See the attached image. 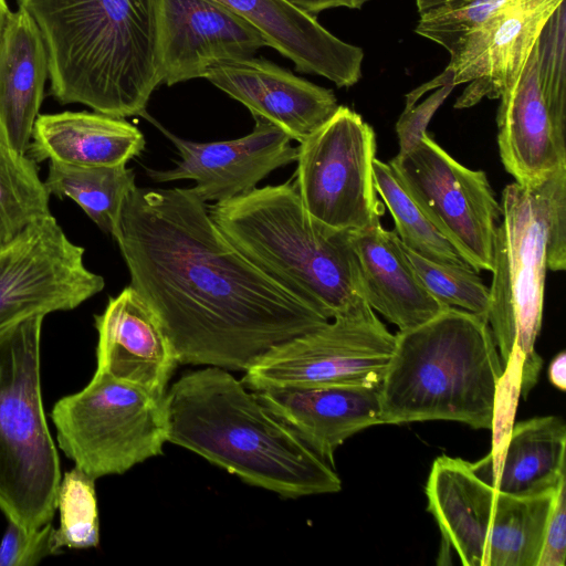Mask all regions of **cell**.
Segmentation results:
<instances>
[{"label": "cell", "mask_w": 566, "mask_h": 566, "mask_svg": "<svg viewBox=\"0 0 566 566\" xmlns=\"http://www.w3.org/2000/svg\"><path fill=\"white\" fill-rule=\"evenodd\" d=\"M113 237L179 364L244 371L329 321L247 259L191 188L135 186Z\"/></svg>", "instance_id": "6da1fadb"}, {"label": "cell", "mask_w": 566, "mask_h": 566, "mask_svg": "<svg viewBox=\"0 0 566 566\" xmlns=\"http://www.w3.org/2000/svg\"><path fill=\"white\" fill-rule=\"evenodd\" d=\"M165 409L167 442L248 484L287 499L342 489L333 467L227 369L184 374L166 391Z\"/></svg>", "instance_id": "7a4b0ae2"}, {"label": "cell", "mask_w": 566, "mask_h": 566, "mask_svg": "<svg viewBox=\"0 0 566 566\" xmlns=\"http://www.w3.org/2000/svg\"><path fill=\"white\" fill-rule=\"evenodd\" d=\"M19 8L42 36L51 93L60 103L145 116L161 84L158 0H19Z\"/></svg>", "instance_id": "3957f363"}, {"label": "cell", "mask_w": 566, "mask_h": 566, "mask_svg": "<svg viewBox=\"0 0 566 566\" xmlns=\"http://www.w3.org/2000/svg\"><path fill=\"white\" fill-rule=\"evenodd\" d=\"M395 337L379 386L381 424L449 420L492 429L504 364L485 317L449 306Z\"/></svg>", "instance_id": "277c9868"}, {"label": "cell", "mask_w": 566, "mask_h": 566, "mask_svg": "<svg viewBox=\"0 0 566 566\" xmlns=\"http://www.w3.org/2000/svg\"><path fill=\"white\" fill-rule=\"evenodd\" d=\"M208 212L247 259L327 319L365 300L353 232L316 221L292 180L214 202Z\"/></svg>", "instance_id": "5b68a950"}, {"label": "cell", "mask_w": 566, "mask_h": 566, "mask_svg": "<svg viewBox=\"0 0 566 566\" xmlns=\"http://www.w3.org/2000/svg\"><path fill=\"white\" fill-rule=\"evenodd\" d=\"M44 317L31 316L0 334V509L30 531L52 521L62 478L41 394Z\"/></svg>", "instance_id": "8992f818"}, {"label": "cell", "mask_w": 566, "mask_h": 566, "mask_svg": "<svg viewBox=\"0 0 566 566\" xmlns=\"http://www.w3.org/2000/svg\"><path fill=\"white\" fill-rule=\"evenodd\" d=\"M500 205L488 323L504 366L513 352L521 356V396L526 398L543 365L534 345L542 326L548 270L538 184L507 185Z\"/></svg>", "instance_id": "52a82bcc"}, {"label": "cell", "mask_w": 566, "mask_h": 566, "mask_svg": "<svg viewBox=\"0 0 566 566\" xmlns=\"http://www.w3.org/2000/svg\"><path fill=\"white\" fill-rule=\"evenodd\" d=\"M165 396L96 369L83 389L54 403L51 418L57 444L95 480L123 474L163 453Z\"/></svg>", "instance_id": "ba28073f"}, {"label": "cell", "mask_w": 566, "mask_h": 566, "mask_svg": "<svg viewBox=\"0 0 566 566\" xmlns=\"http://www.w3.org/2000/svg\"><path fill=\"white\" fill-rule=\"evenodd\" d=\"M396 337L366 300L265 352L245 371L253 391L271 386L379 387Z\"/></svg>", "instance_id": "9c48e42d"}, {"label": "cell", "mask_w": 566, "mask_h": 566, "mask_svg": "<svg viewBox=\"0 0 566 566\" xmlns=\"http://www.w3.org/2000/svg\"><path fill=\"white\" fill-rule=\"evenodd\" d=\"M374 128L347 106L297 147L295 186L306 211L318 222L356 232L380 220L373 165Z\"/></svg>", "instance_id": "30bf717a"}, {"label": "cell", "mask_w": 566, "mask_h": 566, "mask_svg": "<svg viewBox=\"0 0 566 566\" xmlns=\"http://www.w3.org/2000/svg\"><path fill=\"white\" fill-rule=\"evenodd\" d=\"M388 164L460 258L491 272L501 205L484 171L457 161L428 133Z\"/></svg>", "instance_id": "8fae6325"}, {"label": "cell", "mask_w": 566, "mask_h": 566, "mask_svg": "<svg viewBox=\"0 0 566 566\" xmlns=\"http://www.w3.org/2000/svg\"><path fill=\"white\" fill-rule=\"evenodd\" d=\"M51 214L0 250V334L34 315L71 311L103 291L105 281L84 263Z\"/></svg>", "instance_id": "7c38bea8"}, {"label": "cell", "mask_w": 566, "mask_h": 566, "mask_svg": "<svg viewBox=\"0 0 566 566\" xmlns=\"http://www.w3.org/2000/svg\"><path fill=\"white\" fill-rule=\"evenodd\" d=\"M254 119L250 134L211 143L186 140L158 125L178 149L180 160L169 170L147 168V175L156 182L195 180L191 190L205 203L251 191L273 170L297 158V147L287 134L261 117Z\"/></svg>", "instance_id": "4fadbf2b"}, {"label": "cell", "mask_w": 566, "mask_h": 566, "mask_svg": "<svg viewBox=\"0 0 566 566\" xmlns=\"http://www.w3.org/2000/svg\"><path fill=\"white\" fill-rule=\"evenodd\" d=\"M565 0H516L470 33L447 65L454 85L468 83L455 108L500 98L521 76L539 33Z\"/></svg>", "instance_id": "5bb4252c"}, {"label": "cell", "mask_w": 566, "mask_h": 566, "mask_svg": "<svg viewBox=\"0 0 566 566\" xmlns=\"http://www.w3.org/2000/svg\"><path fill=\"white\" fill-rule=\"evenodd\" d=\"M157 45L161 83L174 85L205 77L219 61L253 56L266 43L216 0H158Z\"/></svg>", "instance_id": "9a60e30c"}, {"label": "cell", "mask_w": 566, "mask_h": 566, "mask_svg": "<svg viewBox=\"0 0 566 566\" xmlns=\"http://www.w3.org/2000/svg\"><path fill=\"white\" fill-rule=\"evenodd\" d=\"M205 78L252 114L301 143L338 108L332 90L318 86L263 59L238 57L208 67Z\"/></svg>", "instance_id": "2e32d148"}, {"label": "cell", "mask_w": 566, "mask_h": 566, "mask_svg": "<svg viewBox=\"0 0 566 566\" xmlns=\"http://www.w3.org/2000/svg\"><path fill=\"white\" fill-rule=\"evenodd\" d=\"M496 123L501 160L515 182L534 184L566 167V116L542 94L536 43L518 80L501 95Z\"/></svg>", "instance_id": "e0dca14e"}, {"label": "cell", "mask_w": 566, "mask_h": 566, "mask_svg": "<svg viewBox=\"0 0 566 566\" xmlns=\"http://www.w3.org/2000/svg\"><path fill=\"white\" fill-rule=\"evenodd\" d=\"M96 369L165 396L178 360L157 318L130 286L95 315Z\"/></svg>", "instance_id": "ac0fdd59"}, {"label": "cell", "mask_w": 566, "mask_h": 566, "mask_svg": "<svg viewBox=\"0 0 566 566\" xmlns=\"http://www.w3.org/2000/svg\"><path fill=\"white\" fill-rule=\"evenodd\" d=\"M254 392L332 467L335 451L346 439L381 424L379 387L271 386Z\"/></svg>", "instance_id": "d6986e66"}, {"label": "cell", "mask_w": 566, "mask_h": 566, "mask_svg": "<svg viewBox=\"0 0 566 566\" xmlns=\"http://www.w3.org/2000/svg\"><path fill=\"white\" fill-rule=\"evenodd\" d=\"M216 1L251 24L298 72L324 76L338 87L360 80L363 49L342 41L287 0Z\"/></svg>", "instance_id": "ffe728a7"}, {"label": "cell", "mask_w": 566, "mask_h": 566, "mask_svg": "<svg viewBox=\"0 0 566 566\" xmlns=\"http://www.w3.org/2000/svg\"><path fill=\"white\" fill-rule=\"evenodd\" d=\"M352 242L366 302L399 331L418 327L449 307L427 291L396 232L380 220L353 232Z\"/></svg>", "instance_id": "44dd1931"}, {"label": "cell", "mask_w": 566, "mask_h": 566, "mask_svg": "<svg viewBox=\"0 0 566 566\" xmlns=\"http://www.w3.org/2000/svg\"><path fill=\"white\" fill-rule=\"evenodd\" d=\"M427 510L444 542L465 566H488V545L496 490L460 458L441 455L431 467Z\"/></svg>", "instance_id": "7402d4cb"}, {"label": "cell", "mask_w": 566, "mask_h": 566, "mask_svg": "<svg viewBox=\"0 0 566 566\" xmlns=\"http://www.w3.org/2000/svg\"><path fill=\"white\" fill-rule=\"evenodd\" d=\"M49 75L42 36L30 15L10 12L0 38V138L27 154Z\"/></svg>", "instance_id": "603a6c76"}, {"label": "cell", "mask_w": 566, "mask_h": 566, "mask_svg": "<svg viewBox=\"0 0 566 566\" xmlns=\"http://www.w3.org/2000/svg\"><path fill=\"white\" fill-rule=\"evenodd\" d=\"M145 147L142 132L122 117L62 112L39 115L27 151L36 164L48 159L75 166L126 164Z\"/></svg>", "instance_id": "cb8c5ba5"}, {"label": "cell", "mask_w": 566, "mask_h": 566, "mask_svg": "<svg viewBox=\"0 0 566 566\" xmlns=\"http://www.w3.org/2000/svg\"><path fill=\"white\" fill-rule=\"evenodd\" d=\"M566 426L557 416L535 417L512 427L497 464L496 492L532 496L554 492L565 480Z\"/></svg>", "instance_id": "d4e9b609"}, {"label": "cell", "mask_w": 566, "mask_h": 566, "mask_svg": "<svg viewBox=\"0 0 566 566\" xmlns=\"http://www.w3.org/2000/svg\"><path fill=\"white\" fill-rule=\"evenodd\" d=\"M44 185L50 195L75 201L104 232L114 235L124 203L135 185L126 164L75 166L49 161Z\"/></svg>", "instance_id": "484cf974"}, {"label": "cell", "mask_w": 566, "mask_h": 566, "mask_svg": "<svg viewBox=\"0 0 566 566\" xmlns=\"http://www.w3.org/2000/svg\"><path fill=\"white\" fill-rule=\"evenodd\" d=\"M556 491L532 496L496 492L488 566H537Z\"/></svg>", "instance_id": "4316f807"}, {"label": "cell", "mask_w": 566, "mask_h": 566, "mask_svg": "<svg viewBox=\"0 0 566 566\" xmlns=\"http://www.w3.org/2000/svg\"><path fill=\"white\" fill-rule=\"evenodd\" d=\"M50 196L38 164L0 138V250L52 214Z\"/></svg>", "instance_id": "83f0119b"}, {"label": "cell", "mask_w": 566, "mask_h": 566, "mask_svg": "<svg viewBox=\"0 0 566 566\" xmlns=\"http://www.w3.org/2000/svg\"><path fill=\"white\" fill-rule=\"evenodd\" d=\"M373 172L375 189L394 219V231L407 249L431 261L467 264L415 202L388 163L375 158Z\"/></svg>", "instance_id": "f1b7e54d"}, {"label": "cell", "mask_w": 566, "mask_h": 566, "mask_svg": "<svg viewBox=\"0 0 566 566\" xmlns=\"http://www.w3.org/2000/svg\"><path fill=\"white\" fill-rule=\"evenodd\" d=\"M56 510L59 526L53 531V543L62 548L84 549L99 543V522L95 479L74 465L61 478Z\"/></svg>", "instance_id": "f546056e"}, {"label": "cell", "mask_w": 566, "mask_h": 566, "mask_svg": "<svg viewBox=\"0 0 566 566\" xmlns=\"http://www.w3.org/2000/svg\"><path fill=\"white\" fill-rule=\"evenodd\" d=\"M403 249L422 284L434 298L447 306L458 307L488 319L490 290L476 271L468 264L431 261L405 245Z\"/></svg>", "instance_id": "4dcf8cb0"}, {"label": "cell", "mask_w": 566, "mask_h": 566, "mask_svg": "<svg viewBox=\"0 0 566 566\" xmlns=\"http://www.w3.org/2000/svg\"><path fill=\"white\" fill-rule=\"evenodd\" d=\"M516 0H455L420 13L415 32L451 54L472 32Z\"/></svg>", "instance_id": "1f68e13d"}, {"label": "cell", "mask_w": 566, "mask_h": 566, "mask_svg": "<svg viewBox=\"0 0 566 566\" xmlns=\"http://www.w3.org/2000/svg\"><path fill=\"white\" fill-rule=\"evenodd\" d=\"M545 224L546 262L552 271L566 268V167L537 181Z\"/></svg>", "instance_id": "d6a6232c"}, {"label": "cell", "mask_w": 566, "mask_h": 566, "mask_svg": "<svg viewBox=\"0 0 566 566\" xmlns=\"http://www.w3.org/2000/svg\"><path fill=\"white\" fill-rule=\"evenodd\" d=\"M8 522L0 543V566H34L45 557L59 554L51 522L32 531Z\"/></svg>", "instance_id": "836d02e7"}, {"label": "cell", "mask_w": 566, "mask_h": 566, "mask_svg": "<svg viewBox=\"0 0 566 566\" xmlns=\"http://www.w3.org/2000/svg\"><path fill=\"white\" fill-rule=\"evenodd\" d=\"M454 83L449 82L439 86L434 93L419 104L405 108L400 115L396 130L399 139V151L410 150L427 133V126L437 109L454 88Z\"/></svg>", "instance_id": "e575fe53"}, {"label": "cell", "mask_w": 566, "mask_h": 566, "mask_svg": "<svg viewBox=\"0 0 566 566\" xmlns=\"http://www.w3.org/2000/svg\"><path fill=\"white\" fill-rule=\"evenodd\" d=\"M566 560V482L559 484L545 528L537 566H564Z\"/></svg>", "instance_id": "d590c367"}, {"label": "cell", "mask_w": 566, "mask_h": 566, "mask_svg": "<svg viewBox=\"0 0 566 566\" xmlns=\"http://www.w3.org/2000/svg\"><path fill=\"white\" fill-rule=\"evenodd\" d=\"M298 9L314 15L332 8L360 9L369 0H287Z\"/></svg>", "instance_id": "8d00e7d4"}, {"label": "cell", "mask_w": 566, "mask_h": 566, "mask_svg": "<svg viewBox=\"0 0 566 566\" xmlns=\"http://www.w3.org/2000/svg\"><path fill=\"white\" fill-rule=\"evenodd\" d=\"M548 379L559 390L566 389V354L560 352L549 364Z\"/></svg>", "instance_id": "74e56055"}, {"label": "cell", "mask_w": 566, "mask_h": 566, "mask_svg": "<svg viewBox=\"0 0 566 566\" xmlns=\"http://www.w3.org/2000/svg\"><path fill=\"white\" fill-rule=\"evenodd\" d=\"M455 0H415L419 14Z\"/></svg>", "instance_id": "f35d334b"}, {"label": "cell", "mask_w": 566, "mask_h": 566, "mask_svg": "<svg viewBox=\"0 0 566 566\" xmlns=\"http://www.w3.org/2000/svg\"><path fill=\"white\" fill-rule=\"evenodd\" d=\"M11 11H9L6 0H0V38Z\"/></svg>", "instance_id": "ab89813d"}]
</instances>
